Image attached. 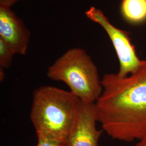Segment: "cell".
Instances as JSON below:
<instances>
[{"label": "cell", "mask_w": 146, "mask_h": 146, "mask_svg": "<svg viewBox=\"0 0 146 146\" xmlns=\"http://www.w3.org/2000/svg\"><path fill=\"white\" fill-rule=\"evenodd\" d=\"M95 103L98 122L114 140L130 142L146 135V60L127 76L106 74Z\"/></svg>", "instance_id": "obj_1"}, {"label": "cell", "mask_w": 146, "mask_h": 146, "mask_svg": "<svg viewBox=\"0 0 146 146\" xmlns=\"http://www.w3.org/2000/svg\"><path fill=\"white\" fill-rule=\"evenodd\" d=\"M81 103L70 91L50 86L37 89L31 111L37 137L66 142L75 125Z\"/></svg>", "instance_id": "obj_2"}, {"label": "cell", "mask_w": 146, "mask_h": 146, "mask_svg": "<svg viewBox=\"0 0 146 146\" xmlns=\"http://www.w3.org/2000/svg\"><path fill=\"white\" fill-rule=\"evenodd\" d=\"M47 76L66 84L85 104H95L102 91L98 68L82 48H73L64 52L49 67Z\"/></svg>", "instance_id": "obj_3"}, {"label": "cell", "mask_w": 146, "mask_h": 146, "mask_svg": "<svg viewBox=\"0 0 146 146\" xmlns=\"http://www.w3.org/2000/svg\"><path fill=\"white\" fill-rule=\"evenodd\" d=\"M85 15L102 27L110 37L119 60V69L117 73L121 76H127L138 70L143 60L138 57L129 33L112 25L104 13L95 7H90Z\"/></svg>", "instance_id": "obj_4"}, {"label": "cell", "mask_w": 146, "mask_h": 146, "mask_svg": "<svg viewBox=\"0 0 146 146\" xmlns=\"http://www.w3.org/2000/svg\"><path fill=\"white\" fill-rule=\"evenodd\" d=\"M95 104L82 102L75 125L66 141V146H99L104 131L96 127Z\"/></svg>", "instance_id": "obj_5"}, {"label": "cell", "mask_w": 146, "mask_h": 146, "mask_svg": "<svg viewBox=\"0 0 146 146\" xmlns=\"http://www.w3.org/2000/svg\"><path fill=\"white\" fill-rule=\"evenodd\" d=\"M31 33L11 7L0 5V38L16 54L25 55Z\"/></svg>", "instance_id": "obj_6"}, {"label": "cell", "mask_w": 146, "mask_h": 146, "mask_svg": "<svg viewBox=\"0 0 146 146\" xmlns=\"http://www.w3.org/2000/svg\"><path fill=\"white\" fill-rule=\"evenodd\" d=\"M120 11L123 18L130 24L146 22V0H122Z\"/></svg>", "instance_id": "obj_7"}, {"label": "cell", "mask_w": 146, "mask_h": 146, "mask_svg": "<svg viewBox=\"0 0 146 146\" xmlns=\"http://www.w3.org/2000/svg\"><path fill=\"white\" fill-rule=\"evenodd\" d=\"M15 53L3 40L0 38V68H9L11 66Z\"/></svg>", "instance_id": "obj_8"}, {"label": "cell", "mask_w": 146, "mask_h": 146, "mask_svg": "<svg viewBox=\"0 0 146 146\" xmlns=\"http://www.w3.org/2000/svg\"><path fill=\"white\" fill-rule=\"evenodd\" d=\"M36 146H66V142L58 141L47 137H37Z\"/></svg>", "instance_id": "obj_9"}, {"label": "cell", "mask_w": 146, "mask_h": 146, "mask_svg": "<svg viewBox=\"0 0 146 146\" xmlns=\"http://www.w3.org/2000/svg\"><path fill=\"white\" fill-rule=\"evenodd\" d=\"M19 0H0V5L11 7Z\"/></svg>", "instance_id": "obj_10"}, {"label": "cell", "mask_w": 146, "mask_h": 146, "mask_svg": "<svg viewBox=\"0 0 146 146\" xmlns=\"http://www.w3.org/2000/svg\"><path fill=\"white\" fill-rule=\"evenodd\" d=\"M136 146H146V135L141 140H139Z\"/></svg>", "instance_id": "obj_11"}]
</instances>
